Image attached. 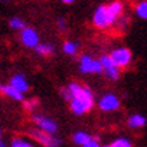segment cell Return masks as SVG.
Masks as SVG:
<instances>
[{
	"label": "cell",
	"mask_w": 147,
	"mask_h": 147,
	"mask_svg": "<svg viewBox=\"0 0 147 147\" xmlns=\"http://www.w3.org/2000/svg\"><path fill=\"white\" fill-rule=\"evenodd\" d=\"M63 3H67V4H69V3H71V1H74V0H62Z\"/></svg>",
	"instance_id": "d4e9b609"
},
{
	"label": "cell",
	"mask_w": 147,
	"mask_h": 147,
	"mask_svg": "<svg viewBox=\"0 0 147 147\" xmlns=\"http://www.w3.org/2000/svg\"><path fill=\"white\" fill-rule=\"evenodd\" d=\"M115 19L116 18L111 13V11L108 9V7L101 5V7H98L97 11L94 12L93 22L97 27H107V26H109Z\"/></svg>",
	"instance_id": "3957f363"
},
{
	"label": "cell",
	"mask_w": 147,
	"mask_h": 147,
	"mask_svg": "<svg viewBox=\"0 0 147 147\" xmlns=\"http://www.w3.org/2000/svg\"><path fill=\"white\" fill-rule=\"evenodd\" d=\"M32 121L39 127V129L46 131V132H49V134H54V132L57 131V124H55V121H53L51 119H47L45 116L34 115L32 116Z\"/></svg>",
	"instance_id": "8992f818"
},
{
	"label": "cell",
	"mask_w": 147,
	"mask_h": 147,
	"mask_svg": "<svg viewBox=\"0 0 147 147\" xmlns=\"http://www.w3.org/2000/svg\"><path fill=\"white\" fill-rule=\"evenodd\" d=\"M36 105H38V100H36V98H31V100H27V101L24 102V108L28 109V111H32Z\"/></svg>",
	"instance_id": "44dd1931"
},
{
	"label": "cell",
	"mask_w": 147,
	"mask_h": 147,
	"mask_svg": "<svg viewBox=\"0 0 147 147\" xmlns=\"http://www.w3.org/2000/svg\"><path fill=\"white\" fill-rule=\"evenodd\" d=\"M1 92L5 94H8V96H11L12 98H15V100H22L23 98V94L19 92V90H16L13 86H11V85H8V86H1Z\"/></svg>",
	"instance_id": "4fadbf2b"
},
{
	"label": "cell",
	"mask_w": 147,
	"mask_h": 147,
	"mask_svg": "<svg viewBox=\"0 0 147 147\" xmlns=\"http://www.w3.org/2000/svg\"><path fill=\"white\" fill-rule=\"evenodd\" d=\"M58 24H59V27H61V28H65V23H63V19H58Z\"/></svg>",
	"instance_id": "cb8c5ba5"
},
{
	"label": "cell",
	"mask_w": 147,
	"mask_h": 147,
	"mask_svg": "<svg viewBox=\"0 0 147 147\" xmlns=\"http://www.w3.org/2000/svg\"><path fill=\"white\" fill-rule=\"evenodd\" d=\"M11 86H13L16 90H19L20 93H23V92H26L27 89H28V85H27L26 80H24V77L23 76H15L11 80Z\"/></svg>",
	"instance_id": "30bf717a"
},
{
	"label": "cell",
	"mask_w": 147,
	"mask_h": 147,
	"mask_svg": "<svg viewBox=\"0 0 147 147\" xmlns=\"http://www.w3.org/2000/svg\"><path fill=\"white\" fill-rule=\"evenodd\" d=\"M61 93H62L63 98H65V100H67V101H71V100H73V94H71L70 89H69V86H67V88L61 89Z\"/></svg>",
	"instance_id": "7402d4cb"
},
{
	"label": "cell",
	"mask_w": 147,
	"mask_h": 147,
	"mask_svg": "<svg viewBox=\"0 0 147 147\" xmlns=\"http://www.w3.org/2000/svg\"><path fill=\"white\" fill-rule=\"evenodd\" d=\"M108 9L111 11V13L115 16V18H117L121 12V4L119 1H115V3H112V4L108 5Z\"/></svg>",
	"instance_id": "5bb4252c"
},
{
	"label": "cell",
	"mask_w": 147,
	"mask_h": 147,
	"mask_svg": "<svg viewBox=\"0 0 147 147\" xmlns=\"http://www.w3.org/2000/svg\"><path fill=\"white\" fill-rule=\"evenodd\" d=\"M144 124H146V119L142 115H134L128 119V125L131 128H138V127H142Z\"/></svg>",
	"instance_id": "8fae6325"
},
{
	"label": "cell",
	"mask_w": 147,
	"mask_h": 147,
	"mask_svg": "<svg viewBox=\"0 0 147 147\" xmlns=\"http://www.w3.org/2000/svg\"><path fill=\"white\" fill-rule=\"evenodd\" d=\"M69 89L73 94V100L70 101L71 111L77 115H82L86 111H89L93 105V96L89 88L78 86L77 84H70Z\"/></svg>",
	"instance_id": "6da1fadb"
},
{
	"label": "cell",
	"mask_w": 147,
	"mask_h": 147,
	"mask_svg": "<svg viewBox=\"0 0 147 147\" xmlns=\"http://www.w3.org/2000/svg\"><path fill=\"white\" fill-rule=\"evenodd\" d=\"M90 136L86 132H82V131H80V132H76L74 134V136H73V140H74V143L76 144H81V146L84 147L85 144L88 142H90Z\"/></svg>",
	"instance_id": "7c38bea8"
},
{
	"label": "cell",
	"mask_w": 147,
	"mask_h": 147,
	"mask_svg": "<svg viewBox=\"0 0 147 147\" xmlns=\"http://www.w3.org/2000/svg\"><path fill=\"white\" fill-rule=\"evenodd\" d=\"M76 49H77V45L73 43V42H66V43L63 45V50H65V53H67V54H74L76 53Z\"/></svg>",
	"instance_id": "ffe728a7"
},
{
	"label": "cell",
	"mask_w": 147,
	"mask_h": 147,
	"mask_svg": "<svg viewBox=\"0 0 147 147\" xmlns=\"http://www.w3.org/2000/svg\"><path fill=\"white\" fill-rule=\"evenodd\" d=\"M109 147H131V143H129L127 139L120 138V139H116Z\"/></svg>",
	"instance_id": "d6986e66"
},
{
	"label": "cell",
	"mask_w": 147,
	"mask_h": 147,
	"mask_svg": "<svg viewBox=\"0 0 147 147\" xmlns=\"http://www.w3.org/2000/svg\"><path fill=\"white\" fill-rule=\"evenodd\" d=\"M22 40L23 43L28 47H36L38 46V35L32 28H26L22 32Z\"/></svg>",
	"instance_id": "9c48e42d"
},
{
	"label": "cell",
	"mask_w": 147,
	"mask_h": 147,
	"mask_svg": "<svg viewBox=\"0 0 147 147\" xmlns=\"http://www.w3.org/2000/svg\"><path fill=\"white\" fill-rule=\"evenodd\" d=\"M136 13L140 18L147 19V1H142L140 4H138L136 7Z\"/></svg>",
	"instance_id": "9a60e30c"
},
{
	"label": "cell",
	"mask_w": 147,
	"mask_h": 147,
	"mask_svg": "<svg viewBox=\"0 0 147 147\" xmlns=\"http://www.w3.org/2000/svg\"><path fill=\"white\" fill-rule=\"evenodd\" d=\"M98 107L101 108L102 111H113V109L119 107V100H117L115 94H105L100 100Z\"/></svg>",
	"instance_id": "52a82bcc"
},
{
	"label": "cell",
	"mask_w": 147,
	"mask_h": 147,
	"mask_svg": "<svg viewBox=\"0 0 147 147\" xmlns=\"http://www.w3.org/2000/svg\"><path fill=\"white\" fill-rule=\"evenodd\" d=\"M0 147H5V146H4V144H3V143H1V144H0Z\"/></svg>",
	"instance_id": "484cf974"
},
{
	"label": "cell",
	"mask_w": 147,
	"mask_h": 147,
	"mask_svg": "<svg viewBox=\"0 0 147 147\" xmlns=\"http://www.w3.org/2000/svg\"><path fill=\"white\" fill-rule=\"evenodd\" d=\"M28 134L32 139H35L38 143H40L42 146L45 147H58L61 146V140L54 136L53 134H49L46 131H42L39 128H32L28 131Z\"/></svg>",
	"instance_id": "7a4b0ae2"
},
{
	"label": "cell",
	"mask_w": 147,
	"mask_h": 147,
	"mask_svg": "<svg viewBox=\"0 0 147 147\" xmlns=\"http://www.w3.org/2000/svg\"><path fill=\"white\" fill-rule=\"evenodd\" d=\"M84 147H100V144H98V139L97 138H92L90 139V142H88Z\"/></svg>",
	"instance_id": "603a6c76"
},
{
	"label": "cell",
	"mask_w": 147,
	"mask_h": 147,
	"mask_svg": "<svg viewBox=\"0 0 147 147\" xmlns=\"http://www.w3.org/2000/svg\"><path fill=\"white\" fill-rule=\"evenodd\" d=\"M101 65H102L104 71L108 74L109 78H112V80H117V78H119L117 67L115 66V63L112 62V59L109 57H102L101 58Z\"/></svg>",
	"instance_id": "ba28073f"
},
{
	"label": "cell",
	"mask_w": 147,
	"mask_h": 147,
	"mask_svg": "<svg viewBox=\"0 0 147 147\" xmlns=\"http://www.w3.org/2000/svg\"><path fill=\"white\" fill-rule=\"evenodd\" d=\"M104 147H109V146H104Z\"/></svg>",
	"instance_id": "4316f807"
},
{
	"label": "cell",
	"mask_w": 147,
	"mask_h": 147,
	"mask_svg": "<svg viewBox=\"0 0 147 147\" xmlns=\"http://www.w3.org/2000/svg\"><path fill=\"white\" fill-rule=\"evenodd\" d=\"M80 70L82 73H101V70L104 69H102L101 61H94L88 55H84L81 58Z\"/></svg>",
	"instance_id": "277c9868"
},
{
	"label": "cell",
	"mask_w": 147,
	"mask_h": 147,
	"mask_svg": "<svg viewBox=\"0 0 147 147\" xmlns=\"http://www.w3.org/2000/svg\"><path fill=\"white\" fill-rule=\"evenodd\" d=\"M12 147H34L31 143H28L24 139H13L12 143H11Z\"/></svg>",
	"instance_id": "ac0fdd59"
},
{
	"label": "cell",
	"mask_w": 147,
	"mask_h": 147,
	"mask_svg": "<svg viewBox=\"0 0 147 147\" xmlns=\"http://www.w3.org/2000/svg\"><path fill=\"white\" fill-rule=\"evenodd\" d=\"M109 58L112 59V62L115 63L116 67L119 66H125L131 59V53L127 49H116L115 51H112Z\"/></svg>",
	"instance_id": "5b68a950"
},
{
	"label": "cell",
	"mask_w": 147,
	"mask_h": 147,
	"mask_svg": "<svg viewBox=\"0 0 147 147\" xmlns=\"http://www.w3.org/2000/svg\"><path fill=\"white\" fill-rule=\"evenodd\" d=\"M9 26L12 27V28H15V30H18V28H26V24H24V22H23L22 19H19V18L11 19Z\"/></svg>",
	"instance_id": "e0dca14e"
},
{
	"label": "cell",
	"mask_w": 147,
	"mask_h": 147,
	"mask_svg": "<svg viewBox=\"0 0 147 147\" xmlns=\"http://www.w3.org/2000/svg\"><path fill=\"white\" fill-rule=\"evenodd\" d=\"M35 49H36V53L42 54V55H47V54H50L53 51V47L49 45H38Z\"/></svg>",
	"instance_id": "2e32d148"
}]
</instances>
